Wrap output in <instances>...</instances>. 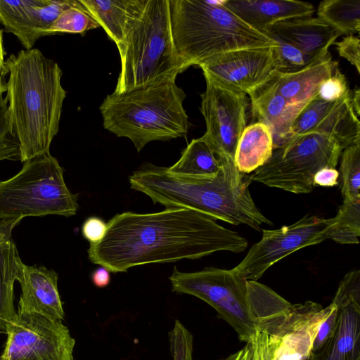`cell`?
<instances>
[{
	"label": "cell",
	"mask_w": 360,
	"mask_h": 360,
	"mask_svg": "<svg viewBox=\"0 0 360 360\" xmlns=\"http://www.w3.org/2000/svg\"><path fill=\"white\" fill-rule=\"evenodd\" d=\"M1 360H74L75 340L62 321L17 311Z\"/></svg>",
	"instance_id": "10"
},
{
	"label": "cell",
	"mask_w": 360,
	"mask_h": 360,
	"mask_svg": "<svg viewBox=\"0 0 360 360\" xmlns=\"http://www.w3.org/2000/svg\"><path fill=\"white\" fill-rule=\"evenodd\" d=\"M18 281L22 291L18 311L35 313L53 320H63L65 314L56 271L44 266L22 264Z\"/></svg>",
	"instance_id": "17"
},
{
	"label": "cell",
	"mask_w": 360,
	"mask_h": 360,
	"mask_svg": "<svg viewBox=\"0 0 360 360\" xmlns=\"http://www.w3.org/2000/svg\"><path fill=\"white\" fill-rule=\"evenodd\" d=\"M351 101L353 109L359 117L360 115V89L358 86L352 92Z\"/></svg>",
	"instance_id": "43"
},
{
	"label": "cell",
	"mask_w": 360,
	"mask_h": 360,
	"mask_svg": "<svg viewBox=\"0 0 360 360\" xmlns=\"http://www.w3.org/2000/svg\"><path fill=\"white\" fill-rule=\"evenodd\" d=\"M340 56L345 58L360 72V39L353 34L347 35L341 41L335 42Z\"/></svg>",
	"instance_id": "35"
},
{
	"label": "cell",
	"mask_w": 360,
	"mask_h": 360,
	"mask_svg": "<svg viewBox=\"0 0 360 360\" xmlns=\"http://www.w3.org/2000/svg\"><path fill=\"white\" fill-rule=\"evenodd\" d=\"M173 43L184 71L214 56L276 46L225 6L226 0H169Z\"/></svg>",
	"instance_id": "5"
},
{
	"label": "cell",
	"mask_w": 360,
	"mask_h": 360,
	"mask_svg": "<svg viewBox=\"0 0 360 360\" xmlns=\"http://www.w3.org/2000/svg\"><path fill=\"white\" fill-rule=\"evenodd\" d=\"M274 141L269 128L259 122L247 125L239 139L235 153V164L244 174L264 165L272 155Z\"/></svg>",
	"instance_id": "25"
},
{
	"label": "cell",
	"mask_w": 360,
	"mask_h": 360,
	"mask_svg": "<svg viewBox=\"0 0 360 360\" xmlns=\"http://www.w3.org/2000/svg\"><path fill=\"white\" fill-rule=\"evenodd\" d=\"M333 218L305 216L295 223L275 230H263L261 240L231 270L240 277L257 281L274 264L302 248L327 239Z\"/></svg>",
	"instance_id": "11"
},
{
	"label": "cell",
	"mask_w": 360,
	"mask_h": 360,
	"mask_svg": "<svg viewBox=\"0 0 360 360\" xmlns=\"http://www.w3.org/2000/svg\"><path fill=\"white\" fill-rule=\"evenodd\" d=\"M93 284L98 288H105L110 282V271L103 266L96 269L91 274Z\"/></svg>",
	"instance_id": "40"
},
{
	"label": "cell",
	"mask_w": 360,
	"mask_h": 360,
	"mask_svg": "<svg viewBox=\"0 0 360 360\" xmlns=\"http://www.w3.org/2000/svg\"><path fill=\"white\" fill-rule=\"evenodd\" d=\"M271 37L277 43L276 46L277 71L295 72L317 60L310 58L295 45L277 37Z\"/></svg>",
	"instance_id": "31"
},
{
	"label": "cell",
	"mask_w": 360,
	"mask_h": 360,
	"mask_svg": "<svg viewBox=\"0 0 360 360\" xmlns=\"http://www.w3.org/2000/svg\"><path fill=\"white\" fill-rule=\"evenodd\" d=\"M200 112L206 131L202 136L221 162H234L237 145L247 126L246 94L224 88L205 79Z\"/></svg>",
	"instance_id": "12"
},
{
	"label": "cell",
	"mask_w": 360,
	"mask_h": 360,
	"mask_svg": "<svg viewBox=\"0 0 360 360\" xmlns=\"http://www.w3.org/2000/svg\"><path fill=\"white\" fill-rule=\"evenodd\" d=\"M360 236V198H344L327 233L340 244H358Z\"/></svg>",
	"instance_id": "28"
},
{
	"label": "cell",
	"mask_w": 360,
	"mask_h": 360,
	"mask_svg": "<svg viewBox=\"0 0 360 360\" xmlns=\"http://www.w3.org/2000/svg\"><path fill=\"white\" fill-rule=\"evenodd\" d=\"M255 354L257 360H271L272 353L269 345L264 342L255 345Z\"/></svg>",
	"instance_id": "42"
},
{
	"label": "cell",
	"mask_w": 360,
	"mask_h": 360,
	"mask_svg": "<svg viewBox=\"0 0 360 360\" xmlns=\"http://www.w3.org/2000/svg\"><path fill=\"white\" fill-rule=\"evenodd\" d=\"M6 52L3 43V30L0 28V96L6 91L4 77L8 74L5 60Z\"/></svg>",
	"instance_id": "41"
},
{
	"label": "cell",
	"mask_w": 360,
	"mask_h": 360,
	"mask_svg": "<svg viewBox=\"0 0 360 360\" xmlns=\"http://www.w3.org/2000/svg\"><path fill=\"white\" fill-rule=\"evenodd\" d=\"M20 160V143L13 133L6 98L0 96V160Z\"/></svg>",
	"instance_id": "32"
},
{
	"label": "cell",
	"mask_w": 360,
	"mask_h": 360,
	"mask_svg": "<svg viewBox=\"0 0 360 360\" xmlns=\"http://www.w3.org/2000/svg\"><path fill=\"white\" fill-rule=\"evenodd\" d=\"M117 47L121 70L115 94L184 71L173 43L169 0H146Z\"/></svg>",
	"instance_id": "7"
},
{
	"label": "cell",
	"mask_w": 360,
	"mask_h": 360,
	"mask_svg": "<svg viewBox=\"0 0 360 360\" xmlns=\"http://www.w3.org/2000/svg\"><path fill=\"white\" fill-rule=\"evenodd\" d=\"M247 240L216 219L187 208L153 213L124 212L107 223L103 239L90 244L89 259L110 272L146 264L200 259L219 251L238 253Z\"/></svg>",
	"instance_id": "1"
},
{
	"label": "cell",
	"mask_w": 360,
	"mask_h": 360,
	"mask_svg": "<svg viewBox=\"0 0 360 360\" xmlns=\"http://www.w3.org/2000/svg\"><path fill=\"white\" fill-rule=\"evenodd\" d=\"M11 227H0V329L15 319L13 285L22 262L13 240Z\"/></svg>",
	"instance_id": "24"
},
{
	"label": "cell",
	"mask_w": 360,
	"mask_h": 360,
	"mask_svg": "<svg viewBox=\"0 0 360 360\" xmlns=\"http://www.w3.org/2000/svg\"><path fill=\"white\" fill-rule=\"evenodd\" d=\"M169 279L174 292L195 296L212 307L245 343L258 332L277 334L292 307L270 288L247 281L231 269L182 272L174 268Z\"/></svg>",
	"instance_id": "4"
},
{
	"label": "cell",
	"mask_w": 360,
	"mask_h": 360,
	"mask_svg": "<svg viewBox=\"0 0 360 360\" xmlns=\"http://www.w3.org/2000/svg\"><path fill=\"white\" fill-rule=\"evenodd\" d=\"M342 150L330 136L314 132L298 135L274 148L268 161L250 178L293 193H309L314 187L315 174L325 167L335 168Z\"/></svg>",
	"instance_id": "9"
},
{
	"label": "cell",
	"mask_w": 360,
	"mask_h": 360,
	"mask_svg": "<svg viewBox=\"0 0 360 360\" xmlns=\"http://www.w3.org/2000/svg\"><path fill=\"white\" fill-rule=\"evenodd\" d=\"M340 174L335 168L325 167L320 169L314 176V185L333 186L339 183Z\"/></svg>",
	"instance_id": "38"
},
{
	"label": "cell",
	"mask_w": 360,
	"mask_h": 360,
	"mask_svg": "<svg viewBox=\"0 0 360 360\" xmlns=\"http://www.w3.org/2000/svg\"><path fill=\"white\" fill-rule=\"evenodd\" d=\"M221 360H257L253 342L246 343L241 349Z\"/></svg>",
	"instance_id": "39"
},
{
	"label": "cell",
	"mask_w": 360,
	"mask_h": 360,
	"mask_svg": "<svg viewBox=\"0 0 360 360\" xmlns=\"http://www.w3.org/2000/svg\"><path fill=\"white\" fill-rule=\"evenodd\" d=\"M269 79L249 94L252 117L272 133L274 149L290 139L291 126L304 107L293 105L279 94Z\"/></svg>",
	"instance_id": "19"
},
{
	"label": "cell",
	"mask_w": 360,
	"mask_h": 360,
	"mask_svg": "<svg viewBox=\"0 0 360 360\" xmlns=\"http://www.w3.org/2000/svg\"><path fill=\"white\" fill-rule=\"evenodd\" d=\"M351 92L347 79L337 68L328 78L320 84L317 96L326 101H335Z\"/></svg>",
	"instance_id": "34"
},
{
	"label": "cell",
	"mask_w": 360,
	"mask_h": 360,
	"mask_svg": "<svg viewBox=\"0 0 360 360\" xmlns=\"http://www.w3.org/2000/svg\"><path fill=\"white\" fill-rule=\"evenodd\" d=\"M215 174L191 176L174 174L167 167L143 164L129 178L131 188L167 207L195 210L234 225L257 231L273 225L257 207L250 190L252 181L234 162H221Z\"/></svg>",
	"instance_id": "2"
},
{
	"label": "cell",
	"mask_w": 360,
	"mask_h": 360,
	"mask_svg": "<svg viewBox=\"0 0 360 360\" xmlns=\"http://www.w3.org/2000/svg\"><path fill=\"white\" fill-rule=\"evenodd\" d=\"M276 46L225 52L198 66L205 79L227 89L249 95L276 70Z\"/></svg>",
	"instance_id": "13"
},
{
	"label": "cell",
	"mask_w": 360,
	"mask_h": 360,
	"mask_svg": "<svg viewBox=\"0 0 360 360\" xmlns=\"http://www.w3.org/2000/svg\"><path fill=\"white\" fill-rule=\"evenodd\" d=\"M262 32L295 45L314 60L326 56L329 47L341 36L317 17L282 20L266 26Z\"/></svg>",
	"instance_id": "18"
},
{
	"label": "cell",
	"mask_w": 360,
	"mask_h": 360,
	"mask_svg": "<svg viewBox=\"0 0 360 360\" xmlns=\"http://www.w3.org/2000/svg\"><path fill=\"white\" fill-rule=\"evenodd\" d=\"M8 115L24 162L49 153L59 131L66 91L58 64L37 49L20 50L6 60Z\"/></svg>",
	"instance_id": "3"
},
{
	"label": "cell",
	"mask_w": 360,
	"mask_h": 360,
	"mask_svg": "<svg viewBox=\"0 0 360 360\" xmlns=\"http://www.w3.org/2000/svg\"><path fill=\"white\" fill-rule=\"evenodd\" d=\"M334 307L332 302L323 308L311 301L292 304L278 333L269 335L273 351L271 360H307L320 325Z\"/></svg>",
	"instance_id": "16"
},
{
	"label": "cell",
	"mask_w": 360,
	"mask_h": 360,
	"mask_svg": "<svg viewBox=\"0 0 360 360\" xmlns=\"http://www.w3.org/2000/svg\"><path fill=\"white\" fill-rule=\"evenodd\" d=\"M169 340L173 360H193V335L179 320L169 333Z\"/></svg>",
	"instance_id": "33"
},
{
	"label": "cell",
	"mask_w": 360,
	"mask_h": 360,
	"mask_svg": "<svg viewBox=\"0 0 360 360\" xmlns=\"http://www.w3.org/2000/svg\"><path fill=\"white\" fill-rule=\"evenodd\" d=\"M221 167L217 156L201 136L193 139L182 152L179 160L167 169L174 174L202 176L215 174Z\"/></svg>",
	"instance_id": "26"
},
{
	"label": "cell",
	"mask_w": 360,
	"mask_h": 360,
	"mask_svg": "<svg viewBox=\"0 0 360 360\" xmlns=\"http://www.w3.org/2000/svg\"><path fill=\"white\" fill-rule=\"evenodd\" d=\"M337 320L338 310L335 305L333 309L320 325L314 339L311 352L319 351L328 342L335 330Z\"/></svg>",
	"instance_id": "36"
},
{
	"label": "cell",
	"mask_w": 360,
	"mask_h": 360,
	"mask_svg": "<svg viewBox=\"0 0 360 360\" xmlns=\"http://www.w3.org/2000/svg\"><path fill=\"white\" fill-rule=\"evenodd\" d=\"M317 18L345 35L360 30V0H325L319 3Z\"/></svg>",
	"instance_id": "27"
},
{
	"label": "cell",
	"mask_w": 360,
	"mask_h": 360,
	"mask_svg": "<svg viewBox=\"0 0 360 360\" xmlns=\"http://www.w3.org/2000/svg\"><path fill=\"white\" fill-rule=\"evenodd\" d=\"M100 25L80 3L65 10L53 22L46 32L47 36L58 33L81 34Z\"/></svg>",
	"instance_id": "30"
},
{
	"label": "cell",
	"mask_w": 360,
	"mask_h": 360,
	"mask_svg": "<svg viewBox=\"0 0 360 360\" xmlns=\"http://www.w3.org/2000/svg\"><path fill=\"white\" fill-rule=\"evenodd\" d=\"M338 310L335 330L319 351L307 360H360V272L354 269L342 279L332 301Z\"/></svg>",
	"instance_id": "14"
},
{
	"label": "cell",
	"mask_w": 360,
	"mask_h": 360,
	"mask_svg": "<svg viewBox=\"0 0 360 360\" xmlns=\"http://www.w3.org/2000/svg\"><path fill=\"white\" fill-rule=\"evenodd\" d=\"M225 6L260 32L282 20L312 17L315 11L311 3L295 0H226Z\"/></svg>",
	"instance_id": "22"
},
{
	"label": "cell",
	"mask_w": 360,
	"mask_h": 360,
	"mask_svg": "<svg viewBox=\"0 0 360 360\" xmlns=\"http://www.w3.org/2000/svg\"><path fill=\"white\" fill-rule=\"evenodd\" d=\"M146 0H79L82 6L118 46L123 40L131 20Z\"/></svg>",
	"instance_id": "23"
},
{
	"label": "cell",
	"mask_w": 360,
	"mask_h": 360,
	"mask_svg": "<svg viewBox=\"0 0 360 360\" xmlns=\"http://www.w3.org/2000/svg\"><path fill=\"white\" fill-rule=\"evenodd\" d=\"M46 0H0V22L6 32L15 35L25 50L47 36L51 27L43 6Z\"/></svg>",
	"instance_id": "21"
},
{
	"label": "cell",
	"mask_w": 360,
	"mask_h": 360,
	"mask_svg": "<svg viewBox=\"0 0 360 360\" xmlns=\"http://www.w3.org/2000/svg\"><path fill=\"white\" fill-rule=\"evenodd\" d=\"M107 230V223L97 217L87 218L82 226L83 236L90 244L97 243L104 237Z\"/></svg>",
	"instance_id": "37"
},
{
	"label": "cell",
	"mask_w": 360,
	"mask_h": 360,
	"mask_svg": "<svg viewBox=\"0 0 360 360\" xmlns=\"http://www.w3.org/2000/svg\"><path fill=\"white\" fill-rule=\"evenodd\" d=\"M351 94L335 101H326L319 96L311 100L295 119L291 139L307 133L323 134L335 139L342 149L360 142V122L352 105Z\"/></svg>",
	"instance_id": "15"
},
{
	"label": "cell",
	"mask_w": 360,
	"mask_h": 360,
	"mask_svg": "<svg viewBox=\"0 0 360 360\" xmlns=\"http://www.w3.org/2000/svg\"><path fill=\"white\" fill-rule=\"evenodd\" d=\"M172 75L122 94L108 95L99 107L105 129L126 137L141 151L153 141L186 139L184 91Z\"/></svg>",
	"instance_id": "6"
},
{
	"label": "cell",
	"mask_w": 360,
	"mask_h": 360,
	"mask_svg": "<svg viewBox=\"0 0 360 360\" xmlns=\"http://www.w3.org/2000/svg\"><path fill=\"white\" fill-rule=\"evenodd\" d=\"M338 68L328 52L323 58L292 72L276 70L269 82L288 103L304 107L317 96L320 84Z\"/></svg>",
	"instance_id": "20"
},
{
	"label": "cell",
	"mask_w": 360,
	"mask_h": 360,
	"mask_svg": "<svg viewBox=\"0 0 360 360\" xmlns=\"http://www.w3.org/2000/svg\"><path fill=\"white\" fill-rule=\"evenodd\" d=\"M63 172L49 152L27 160L16 175L0 181V227L13 229L26 217L75 215L78 195L68 188Z\"/></svg>",
	"instance_id": "8"
},
{
	"label": "cell",
	"mask_w": 360,
	"mask_h": 360,
	"mask_svg": "<svg viewBox=\"0 0 360 360\" xmlns=\"http://www.w3.org/2000/svg\"><path fill=\"white\" fill-rule=\"evenodd\" d=\"M339 160L340 189L343 198H360V142L342 149Z\"/></svg>",
	"instance_id": "29"
}]
</instances>
